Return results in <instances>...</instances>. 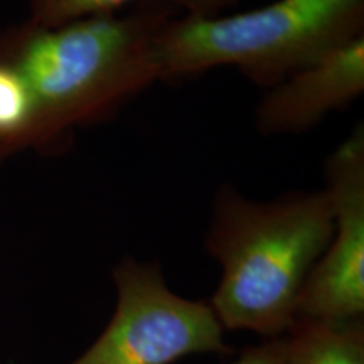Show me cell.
<instances>
[{
    "instance_id": "cell-1",
    "label": "cell",
    "mask_w": 364,
    "mask_h": 364,
    "mask_svg": "<svg viewBox=\"0 0 364 364\" xmlns=\"http://www.w3.org/2000/svg\"><path fill=\"white\" fill-rule=\"evenodd\" d=\"M177 12L166 0H149L130 12L0 31V54L19 68L38 103L39 149H58L75 129L115 117L159 83L156 38Z\"/></svg>"
},
{
    "instance_id": "cell-2",
    "label": "cell",
    "mask_w": 364,
    "mask_h": 364,
    "mask_svg": "<svg viewBox=\"0 0 364 364\" xmlns=\"http://www.w3.org/2000/svg\"><path fill=\"white\" fill-rule=\"evenodd\" d=\"M332 233L334 213L324 189L257 201L233 184H221L204 247L221 268L208 302L225 331H252L265 339L285 336L300 290Z\"/></svg>"
},
{
    "instance_id": "cell-3",
    "label": "cell",
    "mask_w": 364,
    "mask_h": 364,
    "mask_svg": "<svg viewBox=\"0 0 364 364\" xmlns=\"http://www.w3.org/2000/svg\"><path fill=\"white\" fill-rule=\"evenodd\" d=\"M364 36V0H275L247 12L176 14L156 38L159 81L235 68L263 90Z\"/></svg>"
},
{
    "instance_id": "cell-4",
    "label": "cell",
    "mask_w": 364,
    "mask_h": 364,
    "mask_svg": "<svg viewBox=\"0 0 364 364\" xmlns=\"http://www.w3.org/2000/svg\"><path fill=\"white\" fill-rule=\"evenodd\" d=\"M115 311L98 339L71 364H172L189 354H233L208 300L167 287L156 262L122 258L113 267Z\"/></svg>"
},
{
    "instance_id": "cell-5",
    "label": "cell",
    "mask_w": 364,
    "mask_h": 364,
    "mask_svg": "<svg viewBox=\"0 0 364 364\" xmlns=\"http://www.w3.org/2000/svg\"><path fill=\"white\" fill-rule=\"evenodd\" d=\"M334 233L300 290L295 317H364V127L359 124L326 162Z\"/></svg>"
},
{
    "instance_id": "cell-6",
    "label": "cell",
    "mask_w": 364,
    "mask_h": 364,
    "mask_svg": "<svg viewBox=\"0 0 364 364\" xmlns=\"http://www.w3.org/2000/svg\"><path fill=\"white\" fill-rule=\"evenodd\" d=\"M364 93V36L326 53L265 90L255 113L262 135H299Z\"/></svg>"
},
{
    "instance_id": "cell-7",
    "label": "cell",
    "mask_w": 364,
    "mask_h": 364,
    "mask_svg": "<svg viewBox=\"0 0 364 364\" xmlns=\"http://www.w3.org/2000/svg\"><path fill=\"white\" fill-rule=\"evenodd\" d=\"M285 339V364H364V317H295Z\"/></svg>"
},
{
    "instance_id": "cell-8",
    "label": "cell",
    "mask_w": 364,
    "mask_h": 364,
    "mask_svg": "<svg viewBox=\"0 0 364 364\" xmlns=\"http://www.w3.org/2000/svg\"><path fill=\"white\" fill-rule=\"evenodd\" d=\"M29 147H41L38 103L19 68L0 54V162Z\"/></svg>"
},
{
    "instance_id": "cell-9",
    "label": "cell",
    "mask_w": 364,
    "mask_h": 364,
    "mask_svg": "<svg viewBox=\"0 0 364 364\" xmlns=\"http://www.w3.org/2000/svg\"><path fill=\"white\" fill-rule=\"evenodd\" d=\"M149 0H29V21L38 26L53 27L93 16L124 12L125 7ZM189 16L211 17L226 14L240 0H166Z\"/></svg>"
},
{
    "instance_id": "cell-10",
    "label": "cell",
    "mask_w": 364,
    "mask_h": 364,
    "mask_svg": "<svg viewBox=\"0 0 364 364\" xmlns=\"http://www.w3.org/2000/svg\"><path fill=\"white\" fill-rule=\"evenodd\" d=\"M287 339L285 336L265 339L257 346H250L231 364H285Z\"/></svg>"
}]
</instances>
